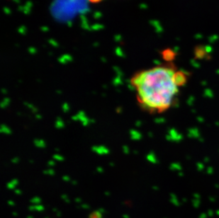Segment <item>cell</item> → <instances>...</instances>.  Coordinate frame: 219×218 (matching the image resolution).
<instances>
[{
    "mask_svg": "<svg viewBox=\"0 0 219 218\" xmlns=\"http://www.w3.org/2000/svg\"><path fill=\"white\" fill-rule=\"evenodd\" d=\"M34 144H35L36 146H37V147H40V148H43L45 147V143L43 140H38V139L34 140Z\"/></svg>",
    "mask_w": 219,
    "mask_h": 218,
    "instance_id": "277c9868",
    "label": "cell"
},
{
    "mask_svg": "<svg viewBox=\"0 0 219 218\" xmlns=\"http://www.w3.org/2000/svg\"><path fill=\"white\" fill-rule=\"evenodd\" d=\"M96 170H97L98 172H99V173H102V172H103V169L102 168V167H98V168L96 169Z\"/></svg>",
    "mask_w": 219,
    "mask_h": 218,
    "instance_id": "ac0fdd59",
    "label": "cell"
},
{
    "mask_svg": "<svg viewBox=\"0 0 219 218\" xmlns=\"http://www.w3.org/2000/svg\"><path fill=\"white\" fill-rule=\"evenodd\" d=\"M130 81L138 92L142 108L163 113L175 103L180 88L187 82V74L168 62L139 72Z\"/></svg>",
    "mask_w": 219,
    "mask_h": 218,
    "instance_id": "6da1fadb",
    "label": "cell"
},
{
    "mask_svg": "<svg viewBox=\"0 0 219 218\" xmlns=\"http://www.w3.org/2000/svg\"><path fill=\"white\" fill-rule=\"evenodd\" d=\"M63 109L65 112H67L69 110V106L68 103H64L63 105Z\"/></svg>",
    "mask_w": 219,
    "mask_h": 218,
    "instance_id": "30bf717a",
    "label": "cell"
},
{
    "mask_svg": "<svg viewBox=\"0 0 219 218\" xmlns=\"http://www.w3.org/2000/svg\"><path fill=\"white\" fill-rule=\"evenodd\" d=\"M11 162H12L13 163H17V162H19V159H18V158H14V159H13L12 160H11Z\"/></svg>",
    "mask_w": 219,
    "mask_h": 218,
    "instance_id": "2e32d148",
    "label": "cell"
},
{
    "mask_svg": "<svg viewBox=\"0 0 219 218\" xmlns=\"http://www.w3.org/2000/svg\"><path fill=\"white\" fill-rule=\"evenodd\" d=\"M48 165L51 166V167H53V166L55 165V162H54V161H49Z\"/></svg>",
    "mask_w": 219,
    "mask_h": 218,
    "instance_id": "9a60e30c",
    "label": "cell"
},
{
    "mask_svg": "<svg viewBox=\"0 0 219 218\" xmlns=\"http://www.w3.org/2000/svg\"><path fill=\"white\" fill-rule=\"evenodd\" d=\"M36 118H38V119H39V118H41V116H40V115H36Z\"/></svg>",
    "mask_w": 219,
    "mask_h": 218,
    "instance_id": "ffe728a7",
    "label": "cell"
},
{
    "mask_svg": "<svg viewBox=\"0 0 219 218\" xmlns=\"http://www.w3.org/2000/svg\"><path fill=\"white\" fill-rule=\"evenodd\" d=\"M162 55H163V58L167 60V61H168V62H171L172 60V58L174 56V53L173 52H172L171 50H163V52L162 53Z\"/></svg>",
    "mask_w": 219,
    "mask_h": 218,
    "instance_id": "7a4b0ae2",
    "label": "cell"
},
{
    "mask_svg": "<svg viewBox=\"0 0 219 218\" xmlns=\"http://www.w3.org/2000/svg\"><path fill=\"white\" fill-rule=\"evenodd\" d=\"M94 152H95L99 154H109V151L107 148H106L104 146H99V147H96V146H94L91 148Z\"/></svg>",
    "mask_w": 219,
    "mask_h": 218,
    "instance_id": "3957f363",
    "label": "cell"
},
{
    "mask_svg": "<svg viewBox=\"0 0 219 218\" xmlns=\"http://www.w3.org/2000/svg\"><path fill=\"white\" fill-rule=\"evenodd\" d=\"M44 174H49V175H53L55 173H54V171L53 170V169H48V170L45 171H44Z\"/></svg>",
    "mask_w": 219,
    "mask_h": 218,
    "instance_id": "9c48e42d",
    "label": "cell"
},
{
    "mask_svg": "<svg viewBox=\"0 0 219 218\" xmlns=\"http://www.w3.org/2000/svg\"><path fill=\"white\" fill-rule=\"evenodd\" d=\"M53 158L55 159H57L58 161H63L64 159V158L61 155H59V154H55L53 156Z\"/></svg>",
    "mask_w": 219,
    "mask_h": 218,
    "instance_id": "ba28073f",
    "label": "cell"
},
{
    "mask_svg": "<svg viewBox=\"0 0 219 218\" xmlns=\"http://www.w3.org/2000/svg\"><path fill=\"white\" fill-rule=\"evenodd\" d=\"M11 182H12L13 184L15 185L18 183V181H17V179H13L12 181H11Z\"/></svg>",
    "mask_w": 219,
    "mask_h": 218,
    "instance_id": "e0dca14e",
    "label": "cell"
},
{
    "mask_svg": "<svg viewBox=\"0 0 219 218\" xmlns=\"http://www.w3.org/2000/svg\"><path fill=\"white\" fill-rule=\"evenodd\" d=\"M63 180L65 181H70V177L68 176H64L63 177Z\"/></svg>",
    "mask_w": 219,
    "mask_h": 218,
    "instance_id": "5bb4252c",
    "label": "cell"
},
{
    "mask_svg": "<svg viewBox=\"0 0 219 218\" xmlns=\"http://www.w3.org/2000/svg\"><path fill=\"white\" fill-rule=\"evenodd\" d=\"M121 111V108H117V112H118V113H120Z\"/></svg>",
    "mask_w": 219,
    "mask_h": 218,
    "instance_id": "d6986e66",
    "label": "cell"
},
{
    "mask_svg": "<svg viewBox=\"0 0 219 218\" xmlns=\"http://www.w3.org/2000/svg\"><path fill=\"white\" fill-rule=\"evenodd\" d=\"M72 183H73V184H76V181H73V182H72Z\"/></svg>",
    "mask_w": 219,
    "mask_h": 218,
    "instance_id": "44dd1931",
    "label": "cell"
},
{
    "mask_svg": "<svg viewBox=\"0 0 219 218\" xmlns=\"http://www.w3.org/2000/svg\"><path fill=\"white\" fill-rule=\"evenodd\" d=\"M123 152L126 153V154H128V147H127V146H123Z\"/></svg>",
    "mask_w": 219,
    "mask_h": 218,
    "instance_id": "4fadbf2b",
    "label": "cell"
},
{
    "mask_svg": "<svg viewBox=\"0 0 219 218\" xmlns=\"http://www.w3.org/2000/svg\"><path fill=\"white\" fill-rule=\"evenodd\" d=\"M64 126V123H63V120L60 119V118H57V121H56V128H63Z\"/></svg>",
    "mask_w": 219,
    "mask_h": 218,
    "instance_id": "8992f818",
    "label": "cell"
},
{
    "mask_svg": "<svg viewBox=\"0 0 219 218\" xmlns=\"http://www.w3.org/2000/svg\"><path fill=\"white\" fill-rule=\"evenodd\" d=\"M1 132L3 133H6V134H10V133H11L10 129H9L7 126H4V125H1Z\"/></svg>",
    "mask_w": 219,
    "mask_h": 218,
    "instance_id": "5b68a950",
    "label": "cell"
},
{
    "mask_svg": "<svg viewBox=\"0 0 219 218\" xmlns=\"http://www.w3.org/2000/svg\"><path fill=\"white\" fill-rule=\"evenodd\" d=\"M14 186H15V185L13 184L12 182H11V181L10 182V183H8V184H7V188H10V189H11V188H14Z\"/></svg>",
    "mask_w": 219,
    "mask_h": 218,
    "instance_id": "7c38bea8",
    "label": "cell"
},
{
    "mask_svg": "<svg viewBox=\"0 0 219 218\" xmlns=\"http://www.w3.org/2000/svg\"><path fill=\"white\" fill-rule=\"evenodd\" d=\"M88 1H89L90 3H91V4H98V3L102 1L103 0H88Z\"/></svg>",
    "mask_w": 219,
    "mask_h": 218,
    "instance_id": "8fae6325",
    "label": "cell"
},
{
    "mask_svg": "<svg viewBox=\"0 0 219 218\" xmlns=\"http://www.w3.org/2000/svg\"><path fill=\"white\" fill-rule=\"evenodd\" d=\"M9 102H10V100H9V99H8V98L4 99L2 103H1V107L2 108H4L6 106H7L8 104L9 103Z\"/></svg>",
    "mask_w": 219,
    "mask_h": 218,
    "instance_id": "52a82bcc",
    "label": "cell"
}]
</instances>
